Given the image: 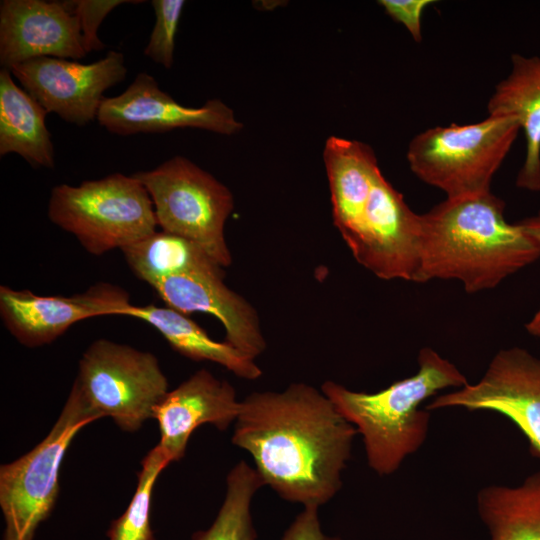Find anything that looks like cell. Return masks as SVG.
<instances>
[{
  "label": "cell",
  "instance_id": "1",
  "mask_svg": "<svg viewBox=\"0 0 540 540\" xmlns=\"http://www.w3.org/2000/svg\"><path fill=\"white\" fill-rule=\"evenodd\" d=\"M356 434L322 391L293 383L244 398L232 443L251 455L264 486L319 508L341 489Z\"/></svg>",
  "mask_w": 540,
  "mask_h": 540
},
{
  "label": "cell",
  "instance_id": "2",
  "mask_svg": "<svg viewBox=\"0 0 540 540\" xmlns=\"http://www.w3.org/2000/svg\"><path fill=\"white\" fill-rule=\"evenodd\" d=\"M416 283L457 280L468 293L495 288L540 258L536 245L505 218L491 191L446 198L421 214Z\"/></svg>",
  "mask_w": 540,
  "mask_h": 540
},
{
  "label": "cell",
  "instance_id": "3",
  "mask_svg": "<svg viewBox=\"0 0 540 540\" xmlns=\"http://www.w3.org/2000/svg\"><path fill=\"white\" fill-rule=\"evenodd\" d=\"M418 371L374 393L357 392L333 381L321 391L362 436L369 467L378 475L396 472L424 444L430 414L420 408L442 389L468 384L465 375L438 352L424 347Z\"/></svg>",
  "mask_w": 540,
  "mask_h": 540
},
{
  "label": "cell",
  "instance_id": "4",
  "mask_svg": "<svg viewBox=\"0 0 540 540\" xmlns=\"http://www.w3.org/2000/svg\"><path fill=\"white\" fill-rule=\"evenodd\" d=\"M48 217L95 256L123 248L157 231L150 195L133 175L113 173L78 186L52 188Z\"/></svg>",
  "mask_w": 540,
  "mask_h": 540
},
{
  "label": "cell",
  "instance_id": "5",
  "mask_svg": "<svg viewBox=\"0 0 540 540\" xmlns=\"http://www.w3.org/2000/svg\"><path fill=\"white\" fill-rule=\"evenodd\" d=\"M519 131L518 121L506 115L436 126L413 137L406 158L416 177L448 198L486 192Z\"/></svg>",
  "mask_w": 540,
  "mask_h": 540
},
{
  "label": "cell",
  "instance_id": "6",
  "mask_svg": "<svg viewBox=\"0 0 540 540\" xmlns=\"http://www.w3.org/2000/svg\"><path fill=\"white\" fill-rule=\"evenodd\" d=\"M100 419L74 381L63 409L47 436L28 453L0 467L3 540H33L56 503L60 467L71 442Z\"/></svg>",
  "mask_w": 540,
  "mask_h": 540
},
{
  "label": "cell",
  "instance_id": "7",
  "mask_svg": "<svg viewBox=\"0 0 540 540\" xmlns=\"http://www.w3.org/2000/svg\"><path fill=\"white\" fill-rule=\"evenodd\" d=\"M132 175L150 195L162 231L193 242L222 268L231 264L224 225L234 203L225 185L183 156Z\"/></svg>",
  "mask_w": 540,
  "mask_h": 540
},
{
  "label": "cell",
  "instance_id": "8",
  "mask_svg": "<svg viewBox=\"0 0 540 540\" xmlns=\"http://www.w3.org/2000/svg\"><path fill=\"white\" fill-rule=\"evenodd\" d=\"M90 408L126 432L139 430L169 392L157 357L108 339L84 351L75 379Z\"/></svg>",
  "mask_w": 540,
  "mask_h": 540
},
{
  "label": "cell",
  "instance_id": "9",
  "mask_svg": "<svg viewBox=\"0 0 540 540\" xmlns=\"http://www.w3.org/2000/svg\"><path fill=\"white\" fill-rule=\"evenodd\" d=\"M461 407L497 412L511 420L540 458V358L526 349L498 351L481 379L437 396L427 410Z\"/></svg>",
  "mask_w": 540,
  "mask_h": 540
},
{
  "label": "cell",
  "instance_id": "10",
  "mask_svg": "<svg viewBox=\"0 0 540 540\" xmlns=\"http://www.w3.org/2000/svg\"><path fill=\"white\" fill-rule=\"evenodd\" d=\"M12 75L45 110L75 125L97 118L103 93L127 74L124 55L111 50L83 64L77 60L39 57L14 66Z\"/></svg>",
  "mask_w": 540,
  "mask_h": 540
},
{
  "label": "cell",
  "instance_id": "11",
  "mask_svg": "<svg viewBox=\"0 0 540 540\" xmlns=\"http://www.w3.org/2000/svg\"><path fill=\"white\" fill-rule=\"evenodd\" d=\"M422 222L383 176L375 177L357 237L349 248L355 260L380 279L415 281Z\"/></svg>",
  "mask_w": 540,
  "mask_h": 540
},
{
  "label": "cell",
  "instance_id": "12",
  "mask_svg": "<svg viewBox=\"0 0 540 540\" xmlns=\"http://www.w3.org/2000/svg\"><path fill=\"white\" fill-rule=\"evenodd\" d=\"M133 305L117 285L100 282L71 296H40L30 290L0 286V317L10 334L26 347L55 341L75 323L93 317L128 316Z\"/></svg>",
  "mask_w": 540,
  "mask_h": 540
},
{
  "label": "cell",
  "instance_id": "13",
  "mask_svg": "<svg viewBox=\"0 0 540 540\" xmlns=\"http://www.w3.org/2000/svg\"><path fill=\"white\" fill-rule=\"evenodd\" d=\"M96 119L109 132L122 136L165 133L179 128L232 135L243 128L223 101L210 99L199 108L183 106L144 72L118 96L105 97Z\"/></svg>",
  "mask_w": 540,
  "mask_h": 540
},
{
  "label": "cell",
  "instance_id": "14",
  "mask_svg": "<svg viewBox=\"0 0 540 540\" xmlns=\"http://www.w3.org/2000/svg\"><path fill=\"white\" fill-rule=\"evenodd\" d=\"M86 55L80 22L65 1H1L2 68L39 57L78 60Z\"/></svg>",
  "mask_w": 540,
  "mask_h": 540
},
{
  "label": "cell",
  "instance_id": "15",
  "mask_svg": "<svg viewBox=\"0 0 540 540\" xmlns=\"http://www.w3.org/2000/svg\"><path fill=\"white\" fill-rule=\"evenodd\" d=\"M222 268L178 274L158 280L151 287L166 305L185 315L212 314L226 331V341L255 359L266 348L255 309L223 282Z\"/></svg>",
  "mask_w": 540,
  "mask_h": 540
},
{
  "label": "cell",
  "instance_id": "16",
  "mask_svg": "<svg viewBox=\"0 0 540 540\" xmlns=\"http://www.w3.org/2000/svg\"><path fill=\"white\" fill-rule=\"evenodd\" d=\"M241 409L233 386L201 369L169 391L154 411L160 430L158 445L171 462L180 460L192 433L211 424L226 430L235 423Z\"/></svg>",
  "mask_w": 540,
  "mask_h": 540
},
{
  "label": "cell",
  "instance_id": "17",
  "mask_svg": "<svg viewBox=\"0 0 540 540\" xmlns=\"http://www.w3.org/2000/svg\"><path fill=\"white\" fill-rule=\"evenodd\" d=\"M333 223L350 248L354 243L376 175L380 171L367 144L331 136L324 148Z\"/></svg>",
  "mask_w": 540,
  "mask_h": 540
},
{
  "label": "cell",
  "instance_id": "18",
  "mask_svg": "<svg viewBox=\"0 0 540 540\" xmlns=\"http://www.w3.org/2000/svg\"><path fill=\"white\" fill-rule=\"evenodd\" d=\"M488 115L515 118L525 137V158L516 186L540 191V57L511 55V69L487 103Z\"/></svg>",
  "mask_w": 540,
  "mask_h": 540
},
{
  "label": "cell",
  "instance_id": "19",
  "mask_svg": "<svg viewBox=\"0 0 540 540\" xmlns=\"http://www.w3.org/2000/svg\"><path fill=\"white\" fill-rule=\"evenodd\" d=\"M45 108L0 70V155L16 153L35 167L53 168L54 146Z\"/></svg>",
  "mask_w": 540,
  "mask_h": 540
},
{
  "label": "cell",
  "instance_id": "20",
  "mask_svg": "<svg viewBox=\"0 0 540 540\" xmlns=\"http://www.w3.org/2000/svg\"><path fill=\"white\" fill-rule=\"evenodd\" d=\"M128 316L150 324L175 351L189 359L217 363L236 376L248 380L257 379L262 375L261 369L253 359L227 341L213 340L187 315L168 306L133 305Z\"/></svg>",
  "mask_w": 540,
  "mask_h": 540
},
{
  "label": "cell",
  "instance_id": "21",
  "mask_svg": "<svg viewBox=\"0 0 540 540\" xmlns=\"http://www.w3.org/2000/svg\"><path fill=\"white\" fill-rule=\"evenodd\" d=\"M476 505L490 540H540V471L516 486L483 487Z\"/></svg>",
  "mask_w": 540,
  "mask_h": 540
},
{
  "label": "cell",
  "instance_id": "22",
  "mask_svg": "<svg viewBox=\"0 0 540 540\" xmlns=\"http://www.w3.org/2000/svg\"><path fill=\"white\" fill-rule=\"evenodd\" d=\"M131 271L152 286L169 276L222 268L193 242L155 231L121 250Z\"/></svg>",
  "mask_w": 540,
  "mask_h": 540
},
{
  "label": "cell",
  "instance_id": "23",
  "mask_svg": "<svg viewBox=\"0 0 540 540\" xmlns=\"http://www.w3.org/2000/svg\"><path fill=\"white\" fill-rule=\"evenodd\" d=\"M262 486L255 468L245 461L237 463L227 475L225 498L213 523L192 540H256L251 503Z\"/></svg>",
  "mask_w": 540,
  "mask_h": 540
},
{
  "label": "cell",
  "instance_id": "24",
  "mask_svg": "<svg viewBox=\"0 0 540 540\" xmlns=\"http://www.w3.org/2000/svg\"><path fill=\"white\" fill-rule=\"evenodd\" d=\"M170 463L158 444L147 453L141 462L135 493L127 509L111 523L108 540H154L150 524L152 492L159 475Z\"/></svg>",
  "mask_w": 540,
  "mask_h": 540
},
{
  "label": "cell",
  "instance_id": "25",
  "mask_svg": "<svg viewBox=\"0 0 540 540\" xmlns=\"http://www.w3.org/2000/svg\"><path fill=\"white\" fill-rule=\"evenodd\" d=\"M185 1L153 0L155 24L144 55L170 69L174 61L175 36Z\"/></svg>",
  "mask_w": 540,
  "mask_h": 540
},
{
  "label": "cell",
  "instance_id": "26",
  "mask_svg": "<svg viewBox=\"0 0 540 540\" xmlns=\"http://www.w3.org/2000/svg\"><path fill=\"white\" fill-rule=\"evenodd\" d=\"M131 0H74L65 1L69 10L80 22L84 48L87 53L102 50L105 45L98 37V29L104 18L117 6L141 3Z\"/></svg>",
  "mask_w": 540,
  "mask_h": 540
},
{
  "label": "cell",
  "instance_id": "27",
  "mask_svg": "<svg viewBox=\"0 0 540 540\" xmlns=\"http://www.w3.org/2000/svg\"><path fill=\"white\" fill-rule=\"evenodd\" d=\"M433 0H380L379 5L396 22L402 24L415 42L422 41V15Z\"/></svg>",
  "mask_w": 540,
  "mask_h": 540
},
{
  "label": "cell",
  "instance_id": "28",
  "mask_svg": "<svg viewBox=\"0 0 540 540\" xmlns=\"http://www.w3.org/2000/svg\"><path fill=\"white\" fill-rule=\"evenodd\" d=\"M318 507H303L280 540H343L323 532Z\"/></svg>",
  "mask_w": 540,
  "mask_h": 540
},
{
  "label": "cell",
  "instance_id": "29",
  "mask_svg": "<svg viewBox=\"0 0 540 540\" xmlns=\"http://www.w3.org/2000/svg\"><path fill=\"white\" fill-rule=\"evenodd\" d=\"M540 247V210L533 216L515 222Z\"/></svg>",
  "mask_w": 540,
  "mask_h": 540
},
{
  "label": "cell",
  "instance_id": "30",
  "mask_svg": "<svg viewBox=\"0 0 540 540\" xmlns=\"http://www.w3.org/2000/svg\"><path fill=\"white\" fill-rule=\"evenodd\" d=\"M525 329L529 334L540 337V305L532 318L525 324Z\"/></svg>",
  "mask_w": 540,
  "mask_h": 540
}]
</instances>
